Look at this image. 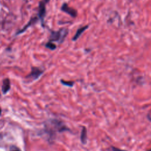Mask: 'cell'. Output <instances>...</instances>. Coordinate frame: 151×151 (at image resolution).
Returning <instances> with one entry per match:
<instances>
[{"mask_svg": "<svg viewBox=\"0 0 151 151\" xmlns=\"http://www.w3.org/2000/svg\"><path fill=\"white\" fill-rule=\"evenodd\" d=\"M148 151H151V149H150V150H148Z\"/></svg>", "mask_w": 151, "mask_h": 151, "instance_id": "obj_13", "label": "cell"}, {"mask_svg": "<svg viewBox=\"0 0 151 151\" xmlns=\"http://www.w3.org/2000/svg\"><path fill=\"white\" fill-rule=\"evenodd\" d=\"M43 73L41 69L37 67H33L30 74L28 75V77L33 78V79H37Z\"/></svg>", "mask_w": 151, "mask_h": 151, "instance_id": "obj_4", "label": "cell"}, {"mask_svg": "<svg viewBox=\"0 0 151 151\" xmlns=\"http://www.w3.org/2000/svg\"><path fill=\"white\" fill-rule=\"evenodd\" d=\"M88 27H89V26H84V27H81V28H79V29L77 30V31H76L75 35H74V36L73 37L72 40H73V41H76V40H77L79 38V37L82 34V33H83L85 30H86L88 28Z\"/></svg>", "mask_w": 151, "mask_h": 151, "instance_id": "obj_6", "label": "cell"}, {"mask_svg": "<svg viewBox=\"0 0 151 151\" xmlns=\"http://www.w3.org/2000/svg\"><path fill=\"white\" fill-rule=\"evenodd\" d=\"M61 82L63 84L67 86L72 87L73 85V82H66V81H63V80H62Z\"/></svg>", "mask_w": 151, "mask_h": 151, "instance_id": "obj_9", "label": "cell"}, {"mask_svg": "<svg viewBox=\"0 0 151 151\" xmlns=\"http://www.w3.org/2000/svg\"><path fill=\"white\" fill-rule=\"evenodd\" d=\"M112 150L113 151H125V150H121V149H118L117 147H112Z\"/></svg>", "mask_w": 151, "mask_h": 151, "instance_id": "obj_10", "label": "cell"}, {"mask_svg": "<svg viewBox=\"0 0 151 151\" xmlns=\"http://www.w3.org/2000/svg\"><path fill=\"white\" fill-rule=\"evenodd\" d=\"M50 0H43L39 4V10H38V16L40 17V18L43 21L44 19V17L45 15V6L47 3Z\"/></svg>", "mask_w": 151, "mask_h": 151, "instance_id": "obj_2", "label": "cell"}, {"mask_svg": "<svg viewBox=\"0 0 151 151\" xmlns=\"http://www.w3.org/2000/svg\"><path fill=\"white\" fill-rule=\"evenodd\" d=\"M11 151H20L18 148H15V149H13V150H11Z\"/></svg>", "mask_w": 151, "mask_h": 151, "instance_id": "obj_11", "label": "cell"}, {"mask_svg": "<svg viewBox=\"0 0 151 151\" xmlns=\"http://www.w3.org/2000/svg\"><path fill=\"white\" fill-rule=\"evenodd\" d=\"M10 89V80L7 78L5 79L3 82L2 86V91L4 94H6Z\"/></svg>", "mask_w": 151, "mask_h": 151, "instance_id": "obj_5", "label": "cell"}, {"mask_svg": "<svg viewBox=\"0 0 151 151\" xmlns=\"http://www.w3.org/2000/svg\"><path fill=\"white\" fill-rule=\"evenodd\" d=\"M1 109L0 108V115H1Z\"/></svg>", "mask_w": 151, "mask_h": 151, "instance_id": "obj_12", "label": "cell"}, {"mask_svg": "<svg viewBox=\"0 0 151 151\" xmlns=\"http://www.w3.org/2000/svg\"><path fill=\"white\" fill-rule=\"evenodd\" d=\"M87 130L86 129L85 127H83L82 130V133H81V141L83 144H86L87 142Z\"/></svg>", "mask_w": 151, "mask_h": 151, "instance_id": "obj_7", "label": "cell"}, {"mask_svg": "<svg viewBox=\"0 0 151 151\" xmlns=\"http://www.w3.org/2000/svg\"><path fill=\"white\" fill-rule=\"evenodd\" d=\"M62 10L63 11H64L65 13L68 14L69 15H70V16H72V17H76L77 16V12L76 10H74V9H72L71 7H70L67 4L65 3L63 4L62 7Z\"/></svg>", "mask_w": 151, "mask_h": 151, "instance_id": "obj_3", "label": "cell"}, {"mask_svg": "<svg viewBox=\"0 0 151 151\" xmlns=\"http://www.w3.org/2000/svg\"><path fill=\"white\" fill-rule=\"evenodd\" d=\"M67 34V30H62L57 32H53L52 33L50 40L51 41H59L61 38L65 37Z\"/></svg>", "mask_w": 151, "mask_h": 151, "instance_id": "obj_1", "label": "cell"}, {"mask_svg": "<svg viewBox=\"0 0 151 151\" xmlns=\"http://www.w3.org/2000/svg\"><path fill=\"white\" fill-rule=\"evenodd\" d=\"M45 47L50 50H55L56 48V45L53 43H52L51 41L48 42L46 44H45Z\"/></svg>", "mask_w": 151, "mask_h": 151, "instance_id": "obj_8", "label": "cell"}]
</instances>
